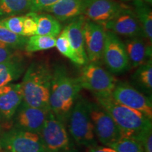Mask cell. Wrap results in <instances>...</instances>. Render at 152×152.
Here are the masks:
<instances>
[{
    "mask_svg": "<svg viewBox=\"0 0 152 152\" xmlns=\"http://www.w3.org/2000/svg\"><path fill=\"white\" fill-rule=\"evenodd\" d=\"M82 89L77 77L69 75L64 66L56 65L52 70L49 109L64 124Z\"/></svg>",
    "mask_w": 152,
    "mask_h": 152,
    "instance_id": "6da1fadb",
    "label": "cell"
},
{
    "mask_svg": "<svg viewBox=\"0 0 152 152\" xmlns=\"http://www.w3.org/2000/svg\"><path fill=\"white\" fill-rule=\"evenodd\" d=\"M95 98L116 123L122 137L135 139L139 141L145 133L152 130L151 119L141 112L118 103L112 96Z\"/></svg>",
    "mask_w": 152,
    "mask_h": 152,
    "instance_id": "7a4b0ae2",
    "label": "cell"
},
{
    "mask_svg": "<svg viewBox=\"0 0 152 152\" xmlns=\"http://www.w3.org/2000/svg\"><path fill=\"white\" fill-rule=\"evenodd\" d=\"M52 70L42 61L33 62L27 68L20 84L23 102L39 109H49Z\"/></svg>",
    "mask_w": 152,
    "mask_h": 152,
    "instance_id": "3957f363",
    "label": "cell"
},
{
    "mask_svg": "<svg viewBox=\"0 0 152 152\" xmlns=\"http://www.w3.org/2000/svg\"><path fill=\"white\" fill-rule=\"evenodd\" d=\"M89 102L79 95L72 108L67 123L69 132L76 143L92 147L96 145V140Z\"/></svg>",
    "mask_w": 152,
    "mask_h": 152,
    "instance_id": "277c9868",
    "label": "cell"
},
{
    "mask_svg": "<svg viewBox=\"0 0 152 152\" xmlns=\"http://www.w3.org/2000/svg\"><path fill=\"white\" fill-rule=\"evenodd\" d=\"M77 77L82 88L93 93L95 97L111 96L117 83L116 79L109 71L99 64H86Z\"/></svg>",
    "mask_w": 152,
    "mask_h": 152,
    "instance_id": "5b68a950",
    "label": "cell"
},
{
    "mask_svg": "<svg viewBox=\"0 0 152 152\" xmlns=\"http://www.w3.org/2000/svg\"><path fill=\"white\" fill-rule=\"evenodd\" d=\"M46 152H72L69 135L65 124L49 111L39 132Z\"/></svg>",
    "mask_w": 152,
    "mask_h": 152,
    "instance_id": "8992f818",
    "label": "cell"
},
{
    "mask_svg": "<svg viewBox=\"0 0 152 152\" xmlns=\"http://www.w3.org/2000/svg\"><path fill=\"white\" fill-rule=\"evenodd\" d=\"M1 152H46L39 134L12 128L0 136Z\"/></svg>",
    "mask_w": 152,
    "mask_h": 152,
    "instance_id": "52a82bcc",
    "label": "cell"
},
{
    "mask_svg": "<svg viewBox=\"0 0 152 152\" xmlns=\"http://www.w3.org/2000/svg\"><path fill=\"white\" fill-rule=\"evenodd\" d=\"M89 108L94 134L101 143L108 147L122 137L116 123L102 106L89 102Z\"/></svg>",
    "mask_w": 152,
    "mask_h": 152,
    "instance_id": "ba28073f",
    "label": "cell"
},
{
    "mask_svg": "<svg viewBox=\"0 0 152 152\" xmlns=\"http://www.w3.org/2000/svg\"><path fill=\"white\" fill-rule=\"evenodd\" d=\"M102 59L108 69L113 73H123L130 68L124 43L118 35L109 30H106Z\"/></svg>",
    "mask_w": 152,
    "mask_h": 152,
    "instance_id": "9c48e42d",
    "label": "cell"
},
{
    "mask_svg": "<svg viewBox=\"0 0 152 152\" xmlns=\"http://www.w3.org/2000/svg\"><path fill=\"white\" fill-rule=\"evenodd\" d=\"M111 96L118 103L141 112L149 119H152L151 97L128 83H117Z\"/></svg>",
    "mask_w": 152,
    "mask_h": 152,
    "instance_id": "30bf717a",
    "label": "cell"
},
{
    "mask_svg": "<svg viewBox=\"0 0 152 152\" xmlns=\"http://www.w3.org/2000/svg\"><path fill=\"white\" fill-rule=\"evenodd\" d=\"M85 49L90 63L99 64L102 60L106 39V29L102 24L85 20L83 23Z\"/></svg>",
    "mask_w": 152,
    "mask_h": 152,
    "instance_id": "8fae6325",
    "label": "cell"
},
{
    "mask_svg": "<svg viewBox=\"0 0 152 152\" xmlns=\"http://www.w3.org/2000/svg\"><path fill=\"white\" fill-rule=\"evenodd\" d=\"M106 30L127 38L144 37L134 12L126 5L109 21L102 25Z\"/></svg>",
    "mask_w": 152,
    "mask_h": 152,
    "instance_id": "7c38bea8",
    "label": "cell"
},
{
    "mask_svg": "<svg viewBox=\"0 0 152 152\" xmlns=\"http://www.w3.org/2000/svg\"><path fill=\"white\" fill-rule=\"evenodd\" d=\"M49 111L30 106L22 102L13 118L14 128L39 134Z\"/></svg>",
    "mask_w": 152,
    "mask_h": 152,
    "instance_id": "4fadbf2b",
    "label": "cell"
},
{
    "mask_svg": "<svg viewBox=\"0 0 152 152\" xmlns=\"http://www.w3.org/2000/svg\"><path fill=\"white\" fill-rule=\"evenodd\" d=\"M124 6L115 0H83L82 14L93 22L104 25L113 18Z\"/></svg>",
    "mask_w": 152,
    "mask_h": 152,
    "instance_id": "5bb4252c",
    "label": "cell"
},
{
    "mask_svg": "<svg viewBox=\"0 0 152 152\" xmlns=\"http://www.w3.org/2000/svg\"><path fill=\"white\" fill-rule=\"evenodd\" d=\"M22 102L20 83H10L0 87V123L7 124L13 120Z\"/></svg>",
    "mask_w": 152,
    "mask_h": 152,
    "instance_id": "9a60e30c",
    "label": "cell"
},
{
    "mask_svg": "<svg viewBox=\"0 0 152 152\" xmlns=\"http://www.w3.org/2000/svg\"><path fill=\"white\" fill-rule=\"evenodd\" d=\"M144 37L128 38L124 43L130 66L137 68L151 59V44L147 43Z\"/></svg>",
    "mask_w": 152,
    "mask_h": 152,
    "instance_id": "2e32d148",
    "label": "cell"
},
{
    "mask_svg": "<svg viewBox=\"0 0 152 152\" xmlns=\"http://www.w3.org/2000/svg\"><path fill=\"white\" fill-rule=\"evenodd\" d=\"M83 16H79L72 19L71 23L65 28L70 43L74 52L85 64L88 63L85 52L84 36H83V23L85 21Z\"/></svg>",
    "mask_w": 152,
    "mask_h": 152,
    "instance_id": "e0dca14e",
    "label": "cell"
},
{
    "mask_svg": "<svg viewBox=\"0 0 152 152\" xmlns=\"http://www.w3.org/2000/svg\"><path fill=\"white\" fill-rule=\"evenodd\" d=\"M83 0H61L46 11L58 20L66 21L81 16Z\"/></svg>",
    "mask_w": 152,
    "mask_h": 152,
    "instance_id": "ac0fdd59",
    "label": "cell"
},
{
    "mask_svg": "<svg viewBox=\"0 0 152 152\" xmlns=\"http://www.w3.org/2000/svg\"><path fill=\"white\" fill-rule=\"evenodd\" d=\"M25 62L16 55L13 58L0 63V87L16 80L23 74Z\"/></svg>",
    "mask_w": 152,
    "mask_h": 152,
    "instance_id": "d6986e66",
    "label": "cell"
},
{
    "mask_svg": "<svg viewBox=\"0 0 152 152\" xmlns=\"http://www.w3.org/2000/svg\"><path fill=\"white\" fill-rule=\"evenodd\" d=\"M134 14L137 18L144 37L150 44L152 42V11L149 4L143 0H132Z\"/></svg>",
    "mask_w": 152,
    "mask_h": 152,
    "instance_id": "ffe728a7",
    "label": "cell"
},
{
    "mask_svg": "<svg viewBox=\"0 0 152 152\" xmlns=\"http://www.w3.org/2000/svg\"><path fill=\"white\" fill-rule=\"evenodd\" d=\"M133 83L145 94L151 96L152 92V62L151 59L138 66L132 75Z\"/></svg>",
    "mask_w": 152,
    "mask_h": 152,
    "instance_id": "44dd1931",
    "label": "cell"
},
{
    "mask_svg": "<svg viewBox=\"0 0 152 152\" xmlns=\"http://www.w3.org/2000/svg\"><path fill=\"white\" fill-rule=\"evenodd\" d=\"M61 31V26L52 14H42L37 16V28L36 35L57 37Z\"/></svg>",
    "mask_w": 152,
    "mask_h": 152,
    "instance_id": "7402d4cb",
    "label": "cell"
},
{
    "mask_svg": "<svg viewBox=\"0 0 152 152\" xmlns=\"http://www.w3.org/2000/svg\"><path fill=\"white\" fill-rule=\"evenodd\" d=\"M55 47H56L61 54L66 56L69 60H71L75 65L84 66L86 64L77 56L75 52H74L73 49L72 48L71 43L68 39L66 28L61 31L58 37L56 38Z\"/></svg>",
    "mask_w": 152,
    "mask_h": 152,
    "instance_id": "603a6c76",
    "label": "cell"
},
{
    "mask_svg": "<svg viewBox=\"0 0 152 152\" xmlns=\"http://www.w3.org/2000/svg\"><path fill=\"white\" fill-rule=\"evenodd\" d=\"M33 0H0V16H15L29 11Z\"/></svg>",
    "mask_w": 152,
    "mask_h": 152,
    "instance_id": "cb8c5ba5",
    "label": "cell"
},
{
    "mask_svg": "<svg viewBox=\"0 0 152 152\" xmlns=\"http://www.w3.org/2000/svg\"><path fill=\"white\" fill-rule=\"evenodd\" d=\"M56 37L50 36L35 35L28 38L25 49L28 53H34L47 50L55 47Z\"/></svg>",
    "mask_w": 152,
    "mask_h": 152,
    "instance_id": "d4e9b609",
    "label": "cell"
},
{
    "mask_svg": "<svg viewBox=\"0 0 152 152\" xmlns=\"http://www.w3.org/2000/svg\"><path fill=\"white\" fill-rule=\"evenodd\" d=\"M28 38L24 36L17 35L0 24V42L9 45L14 49L25 48Z\"/></svg>",
    "mask_w": 152,
    "mask_h": 152,
    "instance_id": "484cf974",
    "label": "cell"
},
{
    "mask_svg": "<svg viewBox=\"0 0 152 152\" xmlns=\"http://www.w3.org/2000/svg\"><path fill=\"white\" fill-rule=\"evenodd\" d=\"M108 147L117 152H143L141 142L135 139L129 137H121Z\"/></svg>",
    "mask_w": 152,
    "mask_h": 152,
    "instance_id": "4316f807",
    "label": "cell"
},
{
    "mask_svg": "<svg viewBox=\"0 0 152 152\" xmlns=\"http://www.w3.org/2000/svg\"><path fill=\"white\" fill-rule=\"evenodd\" d=\"M38 14L30 11L24 16L23 22V36L29 37L36 35L37 28Z\"/></svg>",
    "mask_w": 152,
    "mask_h": 152,
    "instance_id": "83f0119b",
    "label": "cell"
},
{
    "mask_svg": "<svg viewBox=\"0 0 152 152\" xmlns=\"http://www.w3.org/2000/svg\"><path fill=\"white\" fill-rule=\"evenodd\" d=\"M23 18L24 16H11L0 20V24L13 33L23 36Z\"/></svg>",
    "mask_w": 152,
    "mask_h": 152,
    "instance_id": "f1b7e54d",
    "label": "cell"
},
{
    "mask_svg": "<svg viewBox=\"0 0 152 152\" xmlns=\"http://www.w3.org/2000/svg\"><path fill=\"white\" fill-rule=\"evenodd\" d=\"M59 1L61 0H33L29 11L35 13L45 11Z\"/></svg>",
    "mask_w": 152,
    "mask_h": 152,
    "instance_id": "f546056e",
    "label": "cell"
},
{
    "mask_svg": "<svg viewBox=\"0 0 152 152\" xmlns=\"http://www.w3.org/2000/svg\"><path fill=\"white\" fill-rule=\"evenodd\" d=\"M15 49L0 42V63L6 61L16 56Z\"/></svg>",
    "mask_w": 152,
    "mask_h": 152,
    "instance_id": "4dcf8cb0",
    "label": "cell"
},
{
    "mask_svg": "<svg viewBox=\"0 0 152 152\" xmlns=\"http://www.w3.org/2000/svg\"><path fill=\"white\" fill-rule=\"evenodd\" d=\"M139 141L141 142L143 152H152V130L145 133Z\"/></svg>",
    "mask_w": 152,
    "mask_h": 152,
    "instance_id": "1f68e13d",
    "label": "cell"
},
{
    "mask_svg": "<svg viewBox=\"0 0 152 152\" xmlns=\"http://www.w3.org/2000/svg\"><path fill=\"white\" fill-rule=\"evenodd\" d=\"M89 152H117L111 147H98V146H94L91 147Z\"/></svg>",
    "mask_w": 152,
    "mask_h": 152,
    "instance_id": "d6a6232c",
    "label": "cell"
},
{
    "mask_svg": "<svg viewBox=\"0 0 152 152\" xmlns=\"http://www.w3.org/2000/svg\"><path fill=\"white\" fill-rule=\"evenodd\" d=\"M143 1H145L146 3L149 4V5H151V4H152V0H143Z\"/></svg>",
    "mask_w": 152,
    "mask_h": 152,
    "instance_id": "836d02e7",
    "label": "cell"
},
{
    "mask_svg": "<svg viewBox=\"0 0 152 152\" xmlns=\"http://www.w3.org/2000/svg\"><path fill=\"white\" fill-rule=\"evenodd\" d=\"M120 1H132V0H120Z\"/></svg>",
    "mask_w": 152,
    "mask_h": 152,
    "instance_id": "e575fe53",
    "label": "cell"
}]
</instances>
